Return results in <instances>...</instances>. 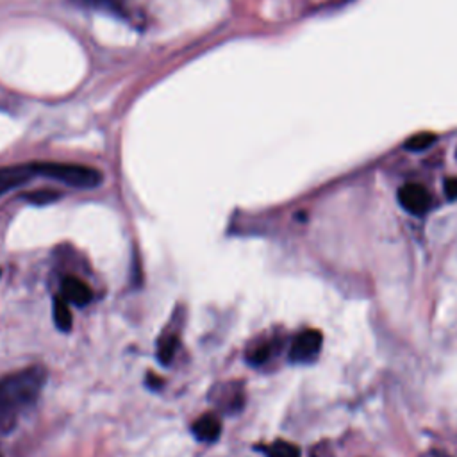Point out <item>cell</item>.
I'll use <instances>...</instances> for the list:
<instances>
[{
    "instance_id": "obj_1",
    "label": "cell",
    "mask_w": 457,
    "mask_h": 457,
    "mask_svg": "<svg viewBox=\"0 0 457 457\" xmlns=\"http://www.w3.org/2000/svg\"><path fill=\"white\" fill-rule=\"evenodd\" d=\"M47 377L45 368L34 364L0 379V429L10 430L20 414L36 403Z\"/></svg>"
},
{
    "instance_id": "obj_16",
    "label": "cell",
    "mask_w": 457,
    "mask_h": 457,
    "mask_svg": "<svg viewBox=\"0 0 457 457\" xmlns=\"http://www.w3.org/2000/svg\"><path fill=\"white\" fill-rule=\"evenodd\" d=\"M147 379H148L147 386H148V388H152V390H159V388H161V386H163V382L159 381V379H157L156 375H148Z\"/></svg>"
},
{
    "instance_id": "obj_4",
    "label": "cell",
    "mask_w": 457,
    "mask_h": 457,
    "mask_svg": "<svg viewBox=\"0 0 457 457\" xmlns=\"http://www.w3.org/2000/svg\"><path fill=\"white\" fill-rule=\"evenodd\" d=\"M399 202L411 215L421 216L430 209V195L421 184H406L399 191Z\"/></svg>"
},
{
    "instance_id": "obj_12",
    "label": "cell",
    "mask_w": 457,
    "mask_h": 457,
    "mask_svg": "<svg viewBox=\"0 0 457 457\" xmlns=\"http://www.w3.org/2000/svg\"><path fill=\"white\" fill-rule=\"evenodd\" d=\"M266 456L268 457H301V450L295 445L288 443V441H275L266 448Z\"/></svg>"
},
{
    "instance_id": "obj_6",
    "label": "cell",
    "mask_w": 457,
    "mask_h": 457,
    "mask_svg": "<svg viewBox=\"0 0 457 457\" xmlns=\"http://www.w3.org/2000/svg\"><path fill=\"white\" fill-rule=\"evenodd\" d=\"M61 292L63 296L68 302L75 304L77 307H84V305L90 304L93 301V292L91 288L77 277H67L63 279V284H61Z\"/></svg>"
},
{
    "instance_id": "obj_3",
    "label": "cell",
    "mask_w": 457,
    "mask_h": 457,
    "mask_svg": "<svg viewBox=\"0 0 457 457\" xmlns=\"http://www.w3.org/2000/svg\"><path fill=\"white\" fill-rule=\"evenodd\" d=\"M322 332L309 329V331L301 332L298 336L295 338V341L292 343V349H290V361L293 363H311L314 359L318 358L320 350H322Z\"/></svg>"
},
{
    "instance_id": "obj_9",
    "label": "cell",
    "mask_w": 457,
    "mask_h": 457,
    "mask_svg": "<svg viewBox=\"0 0 457 457\" xmlns=\"http://www.w3.org/2000/svg\"><path fill=\"white\" fill-rule=\"evenodd\" d=\"M177 345H179L177 336L163 338V340L159 341V347H157V359H159V363L170 364L175 352H177Z\"/></svg>"
},
{
    "instance_id": "obj_5",
    "label": "cell",
    "mask_w": 457,
    "mask_h": 457,
    "mask_svg": "<svg viewBox=\"0 0 457 457\" xmlns=\"http://www.w3.org/2000/svg\"><path fill=\"white\" fill-rule=\"evenodd\" d=\"M32 177H34V172H32L31 165L4 166V168H0V197L20 188L23 184H27Z\"/></svg>"
},
{
    "instance_id": "obj_10",
    "label": "cell",
    "mask_w": 457,
    "mask_h": 457,
    "mask_svg": "<svg viewBox=\"0 0 457 457\" xmlns=\"http://www.w3.org/2000/svg\"><path fill=\"white\" fill-rule=\"evenodd\" d=\"M23 198L31 204H36V206H47V204L58 202L61 198V193L54 191V189H38V191L25 193Z\"/></svg>"
},
{
    "instance_id": "obj_8",
    "label": "cell",
    "mask_w": 457,
    "mask_h": 457,
    "mask_svg": "<svg viewBox=\"0 0 457 457\" xmlns=\"http://www.w3.org/2000/svg\"><path fill=\"white\" fill-rule=\"evenodd\" d=\"M52 313H54L56 327H58L59 331L68 332L70 329H72V323H73L72 311H70V307H68V301L63 295L56 296L54 298V309H52Z\"/></svg>"
},
{
    "instance_id": "obj_11",
    "label": "cell",
    "mask_w": 457,
    "mask_h": 457,
    "mask_svg": "<svg viewBox=\"0 0 457 457\" xmlns=\"http://www.w3.org/2000/svg\"><path fill=\"white\" fill-rule=\"evenodd\" d=\"M436 141V136L432 132H418V134L411 136V138L403 143V147L411 150V152H421V150H425L429 148L430 145Z\"/></svg>"
},
{
    "instance_id": "obj_2",
    "label": "cell",
    "mask_w": 457,
    "mask_h": 457,
    "mask_svg": "<svg viewBox=\"0 0 457 457\" xmlns=\"http://www.w3.org/2000/svg\"><path fill=\"white\" fill-rule=\"evenodd\" d=\"M34 175H41L47 179L58 180V183L68 184L72 188L93 189L99 188L104 183L102 172L97 168L84 165H73V163H31Z\"/></svg>"
},
{
    "instance_id": "obj_15",
    "label": "cell",
    "mask_w": 457,
    "mask_h": 457,
    "mask_svg": "<svg viewBox=\"0 0 457 457\" xmlns=\"http://www.w3.org/2000/svg\"><path fill=\"white\" fill-rule=\"evenodd\" d=\"M90 2L108 8V10H121V5L126 4V0H90Z\"/></svg>"
},
{
    "instance_id": "obj_14",
    "label": "cell",
    "mask_w": 457,
    "mask_h": 457,
    "mask_svg": "<svg viewBox=\"0 0 457 457\" xmlns=\"http://www.w3.org/2000/svg\"><path fill=\"white\" fill-rule=\"evenodd\" d=\"M445 195L448 200H457V177L445 180Z\"/></svg>"
},
{
    "instance_id": "obj_13",
    "label": "cell",
    "mask_w": 457,
    "mask_h": 457,
    "mask_svg": "<svg viewBox=\"0 0 457 457\" xmlns=\"http://www.w3.org/2000/svg\"><path fill=\"white\" fill-rule=\"evenodd\" d=\"M270 355H272V345H261L256 350H252V354H248L247 361L252 366H261V364H265L268 361Z\"/></svg>"
},
{
    "instance_id": "obj_7",
    "label": "cell",
    "mask_w": 457,
    "mask_h": 457,
    "mask_svg": "<svg viewBox=\"0 0 457 457\" xmlns=\"http://www.w3.org/2000/svg\"><path fill=\"white\" fill-rule=\"evenodd\" d=\"M191 432L198 441L211 443V441H216L222 434V421L215 414H204L193 423Z\"/></svg>"
}]
</instances>
